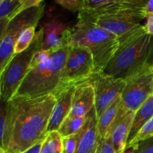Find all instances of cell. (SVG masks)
<instances>
[{
  "instance_id": "cell-1",
  "label": "cell",
  "mask_w": 153,
  "mask_h": 153,
  "mask_svg": "<svg viewBox=\"0 0 153 153\" xmlns=\"http://www.w3.org/2000/svg\"><path fill=\"white\" fill-rule=\"evenodd\" d=\"M55 103L53 94L9 101L7 132L1 147L7 153H22L43 140Z\"/></svg>"
},
{
  "instance_id": "cell-2",
  "label": "cell",
  "mask_w": 153,
  "mask_h": 153,
  "mask_svg": "<svg viewBox=\"0 0 153 153\" xmlns=\"http://www.w3.org/2000/svg\"><path fill=\"white\" fill-rule=\"evenodd\" d=\"M153 52V37L144 25L120 38V46L102 73L117 79L126 80L143 68Z\"/></svg>"
},
{
  "instance_id": "cell-3",
  "label": "cell",
  "mask_w": 153,
  "mask_h": 153,
  "mask_svg": "<svg viewBox=\"0 0 153 153\" xmlns=\"http://www.w3.org/2000/svg\"><path fill=\"white\" fill-rule=\"evenodd\" d=\"M70 46L54 52L42 64L31 68L12 97L38 98L53 94L61 82Z\"/></svg>"
},
{
  "instance_id": "cell-4",
  "label": "cell",
  "mask_w": 153,
  "mask_h": 153,
  "mask_svg": "<svg viewBox=\"0 0 153 153\" xmlns=\"http://www.w3.org/2000/svg\"><path fill=\"white\" fill-rule=\"evenodd\" d=\"M88 48L94 61V76L102 73L120 46V39L115 34L92 22H78L72 28L69 46Z\"/></svg>"
},
{
  "instance_id": "cell-5",
  "label": "cell",
  "mask_w": 153,
  "mask_h": 153,
  "mask_svg": "<svg viewBox=\"0 0 153 153\" xmlns=\"http://www.w3.org/2000/svg\"><path fill=\"white\" fill-rule=\"evenodd\" d=\"M43 30L40 27L36 32L35 38L27 50L13 56L4 71L1 73L0 96L1 102H8L20 86L22 80L30 70L34 55L42 49Z\"/></svg>"
},
{
  "instance_id": "cell-6",
  "label": "cell",
  "mask_w": 153,
  "mask_h": 153,
  "mask_svg": "<svg viewBox=\"0 0 153 153\" xmlns=\"http://www.w3.org/2000/svg\"><path fill=\"white\" fill-rule=\"evenodd\" d=\"M44 4H42L24 10L11 19L0 34V74L15 55L14 46L20 34L26 28L37 26L44 13Z\"/></svg>"
},
{
  "instance_id": "cell-7",
  "label": "cell",
  "mask_w": 153,
  "mask_h": 153,
  "mask_svg": "<svg viewBox=\"0 0 153 153\" xmlns=\"http://www.w3.org/2000/svg\"><path fill=\"white\" fill-rule=\"evenodd\" d=\"M152 94L153 62H149L126 80L117 118L121 117L128 111L136 113Z\"/></svg>"
},
{
  "instance_id": "cell-8",
  "label": "cell",
  "mask_w": 153,
  "mask_h": 153,
  "mask_svg": "<svg viewBox=\"0 0 153 153\" xmlns=\"http://www.w3.org/2000/svg\"><path fill=\"white\" fill-rule=\"evenodd\" d=\"M94 76V61L91 51L85 46H70L61 82L55 93L70 85L90 80Z\"/></svg>"
},
{
  "instance_id": "cell-9",
  "label": "cell",
  "mask_w": 153,
  "mask_h": 153,
  "mask_svg": "<svg viewBox=\"0 0 153 153\" xmlns=\"http://www.w3.org/2000/svg\"><path fill=\"white\" fill-rule=\"evenodd\" d=\"M144 7H135L125 9L112 14L95 16L88 22L95 23L103 29L121 38L133 32L141 26V21L146 18Z\"/></svg>"
},
{
  "instance_id": "cell-10",
  "label": "cell",
  "mask_w": 153,
  "mask_h": 153,
  "mask_svg": "<svg viewBox=\"0 0 153 153\" xmlns=\"http://www.w3.org/2000/svg\"><path fill=\"white\" fill-rule=\"evenodd\" d=\"M92 82L95 89V110L97 120L103 112L121 97L126 80L100 73L94 76Z\"/></svg>"
},
{
  "instance_id": "cell-11",
  "label": "cell",
  "mask_w": 153,
  "mask_h": 153,
  "mask_svg": "<svg viewBox=\"0 0 153 153\" xmlns=\"http://www.w3.org/2000/svg\"><path fill=\"white\" fill-rule=\"evenodd\" d=\"M41 27L43 30L42 49L55 52L65 46H69L72 28L61 19L50 18Z\"/></svg>"
},
{
  "instance_id": "cell-12",
  "label": "cell",
  "mask_w": 153,
  "mask_h": 153,
  "mask_svg": "<svg viewBox=\"0 0 153 153\" xmlns=\"http://www.w3.org/2000/svg\"><path fill=\"white\" fill-rule=\"evenodd\" d=\"M95 107V89L92 79L76 86L71 111L67 118L85 117Z\"/></svg>"
},
{
  "instance_id": "cell-13",
  "label": "cell",
  "mask_w": 153,
  "mask_h": 153,
  "mask_svg": "<svg viewBox=\"0 0 153 153\" xmlns=\"http://www.w3.org/2000/svg\"><path fill=\"white\" fill-rule=\"evenodd\" d=\"M76 85H70L53 94L56 97V103L52 110L48 125L47 133L58 131L61 124L69 116L73 105Z\"/></svg>"
},
{
  "instance_id": "cell-14",
  "label": "cell",
  "mask_w": 153,
  "mask_h": 153,
  "mask_svg": "<svg viewBox=\"0 0 153 153\" xmlns=\"http://www.w3.org/2000/svg\"><path fill=\"white\" fill-rule=\"evenodd\" d=\"M97 120L94 108L86 116V121L79 133L76 153H97L99 144Z\"/></svg>"
},
{
  "instance_id": "cell-15",
  "label": "cell",
  "mask_w": 153,
  "mask_h": 153,
  "mask_svg": "<svg viewBox=\"0 0 153 153\" xmlns=\"http://www.w3.org/2000/svg\"><path fill=\"white\" fill-rule=\"evenodd\" d=\"M134 115L135 112L128 111L115 120L108 135L114 146L116 153H123L126 150Z\"/></svg>"
},
{
  "instance_id": "cell-16",
  "label": "cell",
  "mask_w": 153,
  "mask_h": 153,
  "mask_svg": "<svg viewBox=\"0 0 153 153\" xmlns=\"http://www.w3.org/2000/svg\"><path fill=\"white\" fill-rule=\"evenodd\" d=\"M121 103V97L116 100L111 106H109L97 120V131H98L99 141L106 138L110 133L111 129L115 122L120 105Z\"/></svg>"
},
{
  "instance_id": "cell-17",
  "label": "cell",
  "mask_w": 153,
  "mask_h": 153,
  "mask_svg": "<svg viewBox=\"0 0 153 153\" xmlns=\"http://www.w3.org/2000/svg\"><path fill=\"white\" fill-rule=\"evenodd\" d=\"M153 117V94L136 111L134 120L131 126L128 143L135 137L140 128Z\"/></svg>"
},
{
  "instance_id": "cell-18",
  "label": "cell",
  "mask_w": 153,
  "mask_h": 153,
  "mask_svg": "<svg viewBox=\"0 0 153 153\" xmlns=\"http://www.w3.org/2000/svg\"><path fill=\"white\" fill-rule=\"evenodd\" d=\"M40 153H64V137L59 131H52L46 134Z\"/></svg>"
},
{
  "instance_id": "cell-19",
  "label": "cell",
  "mask_w": 153,
  "mask_h": 153,
  "mask_svg": "<svg viewBox=\"0 0 153 153\" xmlns=\"http://www.w3.org/2000/svg\"><path fill=\"white\" fill-rule=\"evenodd\" d=\"M86 121L85 117L67 118L58 130L63 137L79 133Z\"/></svg>"
},
{
  "instance_id": "cell-20",
  "label": "cell",
  "mask_w": 153,
  "mask_h": 153,
  "mask_svg": "<svg viewBox=\"0 0 153 153\" xmlns=\"http://www.w3.org/2000/svg\"><path fill=\"white\" fill-rule=\"evenodd\" d=\"M35 28L36 27H30L21 33L14 46L15 55L22 53L31 46L35 38Z\"/></svg>"
},
{
  "instance_id": "cell-21",
  "label": "cell",
  "mask_w": 153,
  "mask_h": 153,
  "mask_svg": "<svg viewBox=\"0 0 153 153\" xmlns=\"http://www.w3.org/2000/svg\"><path fill=\"white\" fill-rule=\"evenodd\" d=\"M153 137V117L149 120L141 128L137 135L130 143H128L127 149L134 148L137 150L140 143Z\"/></svg>"
},
{
  "instance_id": "cell-22",
  "label": "cell",
  "mask_w": 153,
  "mask_h": 153,
  "mask_svg": "<svg viewBox=\"0 0 153 153\" xmlns=\"http://www.w3.org/2000/svg\"><path fill=\"white\" fill-rule=\"evenodd\" d=\"M7 102H1V111H0V137L1 143H2L5 137L7 128Z\"/></svg>"
},
{
  "instance_id": "cell-23",
  "label": "cell",
  "mask_w": 153,
  "mask_h": 153,
  "mask_svg": "<svg viewBox=\"0 0 153 153\" xmlns=\"http://www.w3.org/2000/svg\"><path fill=\"white\" fill-rule=\"evenodd\" d=\"M85 0H56L55 2L72 12H80L84 6Z\"/></svg>"
},
{
  "instance_id": "cell-24",
  "label": "cell",
  "mask_w": 153,
  "mask_h": 153,
  "mask_svg": "<svg viewBox=\"0 0 153 153\" xmlns=\"http://www.w3.org/2000/svg\"><path fill=\"white\" fill-rule=\"evenodd\" d=\"M79 133L64 137V153H76L77 149Z\"/></svg>"
},
{
  "instance_id": "cell-25",
  "label": "cell",
  "mask_w": 153,
  "mask_h": 153,
  "mask_svg": "<svg viewBox=\"0 0 153 153\" xmlns=\"http://www.w3.org/2000/svg\"><path fill=\"white\" fill-rule=\"evenodd\" d=\"M54 52L49 50H44V49H40V50H39L34 55V58H33L32 61H31L30 69L33 68V67H36V66L39 65V64H42L43 62L46 61V60H48L50 58L51 55Z\"/></svg>"
},
{
  "instance_id": "cell-26",
  "label": "cell",
  "mask_w": 153,
  "mask_h": 153,
  "mask_svg": "<svg viewBox=\"0 0 153 153\" xmlns=\"http://www.w3.org/2000/svg\"><path fill=\"white\" fill-rule=\"evenodd\" d=\"M97 153H116L114 146L110 136L99 141Z\"/></svg>"
},
{
  "instance_id": "cell-27",
  "label": "cell",
  "mask_w": 153,
  "mask_h": 153,
  "mask_svg": "<svg viewBox=\"0 0 153 153\" xmlns=\"http://www.w3.org/2000/svg\"><path fill=\"white\" fill-rule=\"evenodd\" d=\"M144 27L146 32L153 37V15H150L146 17V22Z\"/></svg>"
},
{
  "instance_id": "cell-28",
  "label": "cell",
  "mask_w": 153,
  "mask_h": 153,
  "mask_svg": "<svg viewBox=\"0 0 153 153\" xmlns=\"http://www.w3.org/2000/svg\"><path fill=\"white\" fill-rule=\"evenodd\" d=\"M144 12L146 13V17L150 15H153V0L146 1L144 7Z\"/></svg>"
},
{
  "instance_id": "cell-29",
  "label": "cell",
  "mask_w": 153,
  "mask_h": 153,
  "mask_svg": "<svg viewBox=\"0 0 153 153\" xmlns=\"http://www.w3.org/2000/svg\"><path fill=\"white\" fill-rule=\"evenodd\" d=\"M43 140H40V142H38L37 143H36L34 146H33L32 147H31L30 149H28V150H26L25 152L22 153H40V149H41L42 143H43Z\"/></svg>"
},
{
  "instance_id": "cell-30",
  "label": "cell",
  "mask_w": 153,
  "mask_h": 153,
  "mask_svg": "<svg viewBox=\"0 0 153 153\" xmlns=\"http://www.w3.org/2000/svg\"><path fill=\"white\" fill-rule=\"evenodd\" d=\"M142 153H153V143L146 146L143 150Z\"/></svg>"
},
{
  "instance_id": "cell-31",
  "label": "cell",
  "mask_w": 153,
  "mask_h": 153,
  "mask_svg": "<svg viewBox=\"0 0 153 153\" xmlns=\"http://www.w3.org/2000/svg\"><path fill=\"white\" fill-rule=\"evenodd\" d=\"M136 151V149L134 148H129V149H127L123 153H134Z\"/></svg>"
},
{
  "instance_id": "cell-32",
  "label": "cell",
  "mask_w": 153,
  "mask_h": 153,
  "mask_svg": "<svg viewBox=\"0 0 153 153\" xmlns=\"http://www.w3.org/2000/svg\"><path fill=\"white\" fill-rule=\"evenodd\" d=\"M0 153H7V152H6V150L4 149V148L1 147L0 148Z\"/></svg>"
},
{
  "instance_id": "cell-33",
  "label": "cell",
  "mask_w": 153,
  "mask_h": 153,
  "mask_svg": "<svg viewBox=\"0 0 153 153\" xmlns=\"http://www.w3.org/2000/svg\"><path fill=\"white\" fill-rule=\"evenodd\" d=\"M152 62H153V61H152Z\"/></svg>"
}]
</instances>
